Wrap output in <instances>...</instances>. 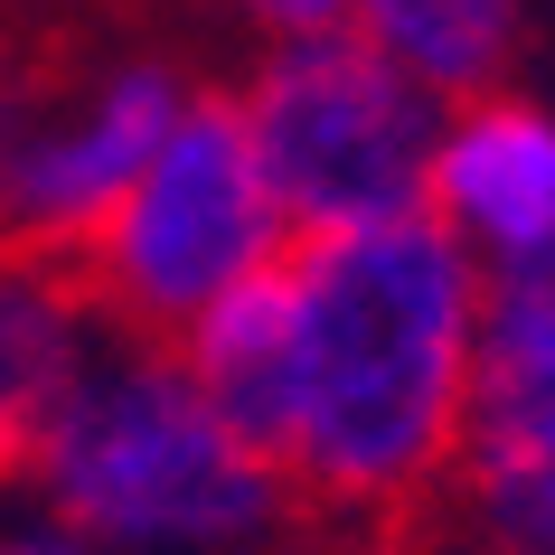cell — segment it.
<instances>
[{"mask_svg": "<svg viewBox=\"0 0 555 555\" xmlns=\"http://www.w3.org/2000/svg\"><path fill=\"white\" fill-rule=\"evenodd\" d=\"M293 434L283 518L339 555H424L470 405L480 263L434 207L283 245Z\"/></svg>", "mask_w": 555, "mask_h": 555, "instance_id": "6da1fadb", "label": "cell"}, {"mask_svg": "<svg viewBox=\"0 0 555 555\" xmlns=\"http://www.w3.org/2000/svg\"><path fill=\"white\" fill-rule=\"evenodd\" d=\"M283 245L293 227L255 160L235 86H198L179 104L170 142L151 151V170L38 273L122 349H179L235 283L283 263Z\"/></svg>", "mask_w": 555, "mask_h": 555, "instance_id": "7a4b0ae2", "label": "cell"}, {"mask_svg": "<svg viewBox=\"0 0 555 555\" xmlns=\"http://www.w3.org/2000/svg\"><path fill=\"white\" fill-rule=\"evenodd\" d=\"M29 480L57 527L122 546H235L283 527V480L217 424L170 349H122L114 367H76L38 434Z\"/></svg>", "mask_w": 555, "mask_h": 555, "instance_id": "3957f363", "label": "cell"}, {"mask_svg": "<svg viewBox=\"0 0 555 555\" xmlns=\"http://www.w3.org/2000/svg\"><path fill=\"white\" fill-rule=\"evenodd\" d=\"M235 104L293 235L377 227L434 198V94L367 29L273 38L263 66L235 86Z\"/></svg>", "mask_w": 555, "mask_h": 555, "instance_id": "277c9868", "label": "cell"}, {"mask_svg": "<svg viewBox=\"0 0 555 555\" xmlns=\"http://www.w3.org/2000/svg\"><path fill=\"white\" fill-rule=\"evenodd\" d=\"M490 555H555V245L480 283L452 499Z\"/></svg>", "mask_w": 555, "mask_h": 555, "instance_id": "5b68a950", "label": "cell"}, {"mask_svg": "<svg viewBox=\"0 0 555 555\" xmlns=\"http://www.w3.org/2000/svg\"><path fill=\"white\" fill-rule=\"evenodd\" d=\"M424 207L462 245H490L499 263L555 245V114L508 86L452 104V122L434 132V198Z\"/></svg>", "mask_w": 555, "mask_h": 555, "instance_id": "8992f818", "label": "cell"}, {"mask_svg": "<svg viewBox=\"0 0 555 555\" xmlns=\"http://www.w3.org/2000/svg\"><path fill=\"white\" fill-rule=\"evenodd\" d=\"M170 358L189 367V386H198L207 405H217V424L283 480V434H293V311H283V263H263L255 283H235Z\"/></svg>", "mask_w": 555, "mask_h": 555, "instance_id": "52a82bcc", "label": "cell"}, {"mask_svg": "<svg viewBox=\"0 0 555 555\" xmlns=\"http://www.w3.org/2000/svg\"><path fill=\"white\" fill-rule=\"evenodd\" d=\"M76 367H86V311L38 263H0V490L29 480L38 434Z\"/></svg>", "mask_w": 555, "mask_h": 555, "instance_id": "ba28073f", "label": "cell"}, {"mask_svg": "<svg viewBox=\"0 0 555 555\" xmlns=\"http://www.w3.org/2000/svg\"><path fill=\"white\" fill-rule=\"evenodd\" d=\"M367 29L434 104H470L518 66V0H358Z\"/></svg>", "mask_w": 555, "mask_h": 555, "instance_id": "9c48e42d", "label": "cell"}, {"mask_svg": "<svg viewBox=\"0 0 555 555\" xmlns=\"http://www.w3.org/2000/svg\"><path fill=\"white\" fill-rule=\"evenodd\" d=\"M255 38H321V29H349L358 0H227Z\"/></svg>", "mask_w": 555, "mask_h": 555, "instance_id": "30bf717a", "label": "cell"}, {"mask_svg": "<svg viewBox=\"0 0 555 555\" xmlns=\"http://www.w3.org/2000/svg\"><path fill=\"white\" fill-rule=\"evenodd\" d=\"M0 555H104L76 527H0Z\"/></svg>", "mask_w": 555, "mask_h": 555, "instance_id": "8fae6325", "label": "cell"}, {"mask_svg": "<svg viewBox=\"0 0 555 555\" xmlns=\"http://www.w3.org/2000/svg\"><path fill=\"white\" fill-rule=\"evenodd\" d=\"M48 10H86V20H122V29H151V20H170L179 0H48Z\"/></svg>", "mask_w": 555, "mask_h": 555, "instance_id": "7c38bea8", "label": "cell"}]
</instances>
